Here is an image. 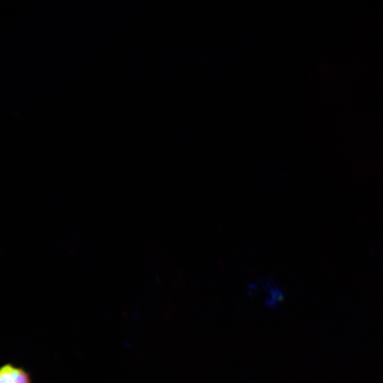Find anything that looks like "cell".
<instances>
[{"label": "cell", "mask_w": 383, "mask_h": 383, "mask_svg": "<svg viewBox=\"0 0 383 383\" xmlns=\"http://www.w3.org/2000/svg\"><path fill=\"white\" fill-rule=\"evenodd\" d=\"M0 383H33L30 373L12 362L0 365Z\"/></svg>", "instance_id": "1"}]
</instances>
